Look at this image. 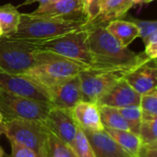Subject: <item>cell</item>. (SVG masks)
<instances>
[{"mask_svg":"<svg viewBox=\"0 0 157 157\" xmlns=\"http://www.w3.org/2000/svg\"><path fill=\"white\" fill-rule=\"evenodd\" d=\"M87 28L93 69L112 72L124 76L151 59L144 52L135 53L129 47L122 46L106 29L104 24L91 22L87 23Z\"/></svg>","mask_w":157,"mask_h":157,"instance_id":"1","label":"cell"},{"mask_svg":"<svg viewBox=\"0 0 157 157\" xmlns=\"http://www.w3.org/2000/svg\"><path fill=\"white\" fill-rule=\"evenodd\" d=\"M87 26L84 16L53 17L32 13L20 14L17 32L12 37L24 40H46Z\"/></svg>","mask_w":157,"mask_h":157,"instance_id":"2","label":"cell"},{"mask_svg":"<svg viewBox=\"0 0 157 157\" xmlns=\"http://www.w3.org/2000/svg\"><path fill=\"white\" fill-rule=\"evenodd\" d=\"M37 60L38 63L22 75L44 90L78 75L84 69H88L70 59L44 50L39 51Z\"/></svg>","mask_w":157,"mask_h":157,"instance_id":"3","label":"cell"},{"mask_svg":"<svg viewBox=\"0 0 157 157\" xmlns=\"http://www.w3.org/2000/svg\"><path fill=\"white\" fill-rule=\"evenodd\" d=\"M40 50L49 51L70 59L86 68L92 67V55L88 46L87 26L46 40H30Z\"/></svg>","mask_w":157,"mask_h":157,"instance_id":"4","label":"cell"},{"mask_svg":"<svg viewBox=\"0 0 157 157\" xmlns=\"http://www.w3.org/2000/svg\"><path fill=\"white\" fill-rule=\"evenodd\" d=\"M39 51L30 40L0 37V72L22 75L38 63Z\"/></svg>","mask_w":157,"mask_h":157,"instance_id":"5","label":"cell"},{"mask_svg":"<svg viewBox=\"0 0 157 157\" xmlns=\"http://www.w3.org/2000/svg\"><path fill=\"white\" fill-rule=\"evenodd\" d=\"M4 134L9 142L32 150L38 157H46L49 130L42 122L27 120L4 121Z\"/></svg>","mask_w":157,"mask_h":157,"instance_id":"6","label":"cell"},{"mask_svg":"<svg viewBox=\"0 0 157 157\" xmlns=\"http://www.w3.org/2000/svg\"><path fill=\"white\" fill-rule=\"evenodd\" d=\"M52 108L48 102L11 92L0 91V111L4 121L27 120L43 123Z\"/></svg>","mask_w":157,"mask_h":157,"instance_id":"7","label":"cell"},{"mask_svg":"<svg viewBox=\"0 0 157 157\" xmlns=\"http://www.w3.org/2000/svg\"><path fill=\"white\" fill-rule=\"evenodd\" d=\"M83 101L97 103L123 76L121 75L97 70L84 69L79 73Z\"/></svg>","mask_w":157,"mask_h":157,"instance_id":"8","label":"cell"},{"mask_svg":"<svg viewBox=\"0 0 157 157\" xmlns=\"http://www.w3.org/2000/svg\"><path fill=\"white\" fill-rule=\"evenodd\" d=\"M49 103L53 108L71 110L83 101L79 75L71 77L45 90Z\"/></svg>","mask_w":157,"mask_h":157,"instance_id":"9","label":"cell"},{"mask_svg":"<svg viewBox=\"0 0 157 157\" xmlns=\"http://www.w3.org/2000/svg\"><path fill=\"white\" fill-rule=\"evenodd\" d=\"M43 124L50 132L72 147L79 127L74 120L71 110L52 107Z\"/></svg>","mask_w":157,"mask_h":157,"instance_id":"10","label":"cell"},{"mask_svg":"<svg viewBox=\"0 0 157 157\" xmlns=\"http://www.w3.org/2000/svg\"><path fill=\"white\" fill-rule=\"evenodd\" d=\"M0 91L11 92L49 103L45 90L23 75L0 72Z\"/></svg>","mask_w":157,"mask_h":157,"instance_id":"11","label":"cell"},{"mask_svg":"<svg viewBox=\"0 0 157 157\" xmlns=\"http://www.w3.org/2000/svg\"><path fill=\"white\" fill-rule=\"evenodd\" d=\"M123 78L140 95L157 89L156 59L148 60L134 70L126 74Z\"/></svg>","mask_w":157,"mask_h":157,"instance_id":"12","label":"cell"},{"mask_svg":"<svg viewBox=\"0 0 157 157\" xmlns=\"http://www.w3.org/2000/svg\"><path fill=\"white\" fill-rule=\"evenodd\" d=\"M140 98L141 95L138 94L122 77L98 100V105L115 109L134 105L139 106Z\"/></svg>","mask_w":157,"mask_h":157,"instance_id":"13","label":"cell"},{"mask_svg":"<svg viewBox=\"0 0 157 157\" xmlns=\"http://www.w3.org/2000/svg\"><path fill=\"white\" fill-rule=\"evenodd\" d=\"M71 112L77 126L82 131H104V126L100 117L99 106L97 103L81 101L71 109Z\"/></svg>","mask_w":157,"mask_h":157,"instance_id":"14","label":"cell"},{"mask_svg":"<svg viewBox=\"0 0 157 157\" xmlns=\"http://www.w3.org/2000/svg\"><path fill=\"white\" fill-rule=\"evenodd\" d=\"M93 149L95 157H131L105 131H83Z\"/></svg>","mask_w":157,"mask_h":157,"instance_id":"15","label":"cell"},{"mask_svg":"<svg viewBox=\"0 0 157 157\" xmlns=\"http://www.w3.org/2000/svg\"><path fill=\"white\" fill-rule=\"evenodd\" d=\"M153 1L155 0H105L101 4L99 16L92 22L106 25L111 20L122 19L134 5H144Z\"/></svg>","mask_w":157,"mask_h":157,"instance_id":"16","label":"cell"},{"mask_svg":"<svg viewBox=\"0 0 157 157\" xmlns=\"http://www.w3.org/2000/svg\"><path fill=\"white\" fill-rule=\"evenodd\" d=\"M31 13L53 17L84 16L82 12V0H59L50 2L45 5H40Z\"/></svg>","mask_w":157,"mask_h":157,"instance_id":"17","label":"cell"},{"mask_svg":"<svg viewBox=\"0 0 157 157\" xmlns=\"http://www.w3.org/2000/svg\"><path fill=\"white\" fill-rule=\"evenodd\" d=\"M106 29L124 47L129 45L139 37L138 27L131 20L115 19L105 25Z\"/></svg>","mask_w":157,"mask_h":157,"instance_id":"18","label":"cell"},{"mask_svg":"<svg viewBox=\"0 0 157 157\" xmlns=\"http://www.w3.org/2000/svg\"><path fill=\"white\" fill-rule=\"evenodd\" d=\"M104 131L130 155L136 157L139 148L142 144L141 139L138 134L130 131L112 130L104 128Z\"/></svg>","mask_w":157,"mask_h":157,"instance_id":"19","label":"cell"},{"mask_svg":"<svg viewBox=\"0 0 157 157\" xmlns=\"http://www.w3.org/2000/svg\"><path fill=\"white\" fill-rule=\"evenodd\" d=\"M20 14L12 4H6L0 6V25L4 36H12L17 32Z\"/></svg>","mask_w":157,"mask_h":157,"instance_id":"20","label":"cell"},{"mask_svg":"<svg viewBox=\"0 0 157 157\" xmlns=\"http://www.w3.org/2000/svg\"><path fill=\"white\" fill-rule=\"evenodd\" d=\"M99 111H100L101 121L104 128L132 132V128L130 124L121 116L118 109L107 107V106H99Z\"/></svg>","mask_w":157,"mask_h":157,"instance_id":"21","label":"cell"},{"mask_svg":"<svg viewBox=\"0 0 157 157\" xmlns=\"http://www.w3.org/2000/svg\"><path fill=\"white\" fill-rule=\"evenodd\" d=\"M46 157H77L73 148L49 132Z\"/></svg>","mask_w":157,"mask_h":157,"instance_id":"22","label":"cell"},{"mask_svg":"<svg viewBox=\"0 0 157 157\" xmlns=\"http://www.w3.org/2000/svg\"><path fill=\"white\" fill-rule=\"evenodd\" d=\"M139 107L142 112V121L157 119V89L141 95Z\"/></svg>","mask_w":157,"mask_h":157,"instance_id":"23","label":"cell"},{"mask_svg":"<svg viewBox=\"0 0 157 157\" xmlns=\"http://www.w3.org/2000/svg\"><path fill=\"white\" fill-rule=\"evenodd\" d=\"M121 116L126 120L132 128V132L138 134L139 128L142 122V112L139 106H129L125 108L118 109Z\"/></svg>","mask_w":157,"mask_h":157,"instance_id":"24","label":"cell"},{"mask_svg":"<svg viewBox=\"0 0 157 157\" xmlns=\"http://www.w3.org/2000/svg\"><path fill=\"white\" fill-rule=\"evenodd\" d=\"M157 119L142 121L138 135L142 144H157Z\"/></svg>","mask_w":157,"mask_h":157,"instance_id":"25","label":"cell"},{"mask_svg":"<svg viewBox=\"0 0 157 157\" xmlns=\"http://www.w3.org/2000/svg\"><path fill=\"white\" fill-rule=\"evenodd\" d=\"M72 148L77 157H95V154L88 142V139L80 128H78Z\"/></svg>","mask_w":157,"mask_h":157,"instance_id":"26","label":"cell"},{"mask_svg":"<svg viewBox=\"0 0 157 157\" xmlns=\"http://www.w3.org/2000/svg\"><path fill=\"white\" fill-rule=\"evenodd\" d=\"M102 0H82V12L86 23L97 19L101 11Z\"/></svg>","mask_w":157,"mask_h":157,"instance_id":"27","label":"cell"},{"mask_svg":"<svg viewBox=\"0 0 157 157\" xmlns=\"http://www.w3.org/2000/svg\"><path fill=\"white\" fill-rule=\"evenodd\" d=\"M132 21L139 29V37L142 38L143 41L147 40L149 37L157 33V22L155 20H142L132 18Z\"/></svg>","mask_w":157,"mask_h":157,"instance_id":"28","label":"cell"},{"mask_svg":"<svg viewBox=\"0 0 157 157\" xmlns=\"http://www.w3.org/2000/svg\"><path fill=\"white\" fill-rule=\"evenodd\" d=\"M11 146V154L6 157H38L37 155L30 149L16 144L14 142H9Z\"/></svg>","mask_w":157,"mask_h":157,"instance_id":"29","label":"cell"},{"mask_svg":"<svg viewBox=\"0 0 157 157\" xmlns=\"http://www.w3.org/2000/svg\"><path fill=\"white\" fill-rule=\"evenodd\" d=\"M145 46V54L151 59L157 58V33L152 35L144 41Z\"/></svg>","mask_w":157,"mask_h":157,"instance_id":"30","label":"cell"},{"mask_svg":"<svg viewBox=\"0 0 157 157\" xmlns=\"http://www.w3.org/2000/svg\"><path fill=\"white\" fill-rule=\"evenodd\" d=\"M136 157H157V144H142Z\"/></svg>","mask_w":157,"mask_h":157,"instance_id":"31","label":"cell"},{"mask_svg":"<svg viewBox=\"0 0 157 157\" xmlns=\"http://www.w3.org/2000/svg\"><path fill=\"white\" fill-rule=\"evenodd\" d=\"M36 2H38L40 5H45V4L50 3V0H26L25 2H23L22 4H20L18 6H28V5H30V4H33V3H36Z\"/></svg>","mask_w":157,"mask_h":157,"instance_id":"32","label":"cell"},{"mask_svg":"<svg viewBox=\"0 0 157 157\" xmlns=\"http://www.w3.org/2000/svg\"><path fill=\"white\" fill-rule=\"evenodd\" d=\"M6 154L5 153L4 149L0 146V157H6Z\"/></svg>","mask_w":157,"mask_h":157,"instance_id":"33","label":"cell"},{"mask_svg":"<svg viewBox=\"0 0 157 157\" xmlns=\"http://www.w3.org/2000/svg\"><path fill=\"white\" fill-rule=\"evenodd\" d=\"M4 134V122L0 123V136Z\"/></svg>","mask_w":157,"mask_h":157,"instance_id":"34","label":"cell"},{"mask_svg":"<svg viewBox=\"0 0 157 157\" xmlns=\"http://www.w3.org/2000/svg\"><path fill=\"white\" fill-rule=\"evenodd\" d=\"M1 122H4V118H3V115H2V113L0 111V123Z\"/></svg>","mask_w":157,"mask_h":157,"instance_id":"35","label":"cell"},{"mask_svg":"<svg viewBox=\"0 0 157 157\" xmlns=\"http://www.w3.org/2000/svg\"><path fill=\"white\" fill-rule=\"evenodd\" d=\"M2 36H4V33H3V29H2V27H1V25H0V37H2Z\"/></svg>","mask_w":157,"mask_h":157,"instance_id":"36","label":"cell"},{"mask_svg":"<svg viewBox=\"0 0 157 157\" xmlns=\"http://www.w3.org/2000/svg\"><path fill=\"white\" fill-rule=\"evenodd\" d=\"M56 1H59V0H50V2H56Z\"/></svg>","mask_w":157,"mask_h":157,"instance_id":"37","label":"cell"},{"mask_svg":"<svg viewBox=\"0 0 157 157\" xmlns=\"http://www.w3.org/2000/svg\"><path fill=\"white\" fill-rule=\"evenodd\" d=\"M104 1H105V0H102V2H104Z\"/></svg>","mask_w":157,"mask_h":157,"instance_id":"38","label":"cell"}]
</instances>
